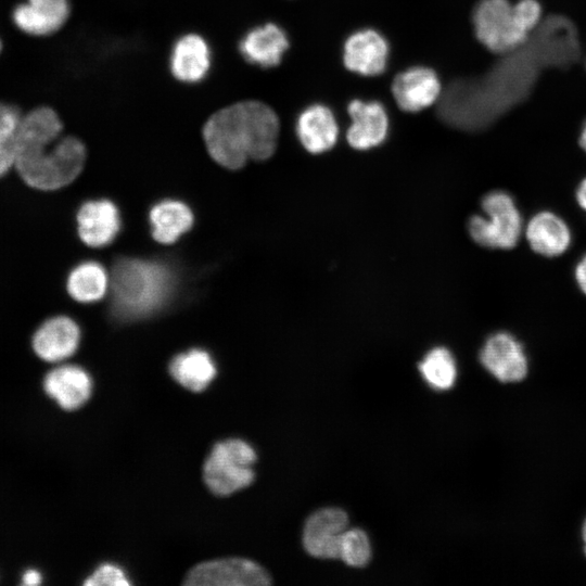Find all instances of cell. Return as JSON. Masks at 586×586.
Masks as SVG:
<instances>
[{
  "mask_svg": "<svg viewBox=\"0 0 586 586\" xmlns=\"http://www.w3.org/2000/svg\"><path fill=\"white\" fill-rule=\"evenodd\" d=\"M489 65L481 75L454 80L441 93L437 114L445 124L483 130L528 97L537 74L523 52L496 55Z\"/></svg>",
  "mask_w": 586,
  "mask_h": 586,
  "instance_id": "6da1fadb",
  "label": "cell"
},
{
  "mask_svg": "<svg viewBox=\"0 0 586 586\" xmlns=\"http://www.w3.org/2000/svg\"><path fill=\"white\" fill-rule=\"evenodd\" d=\"M63 124L49 106L23 115L14 168L37 190L52 191L69 184L82 170L86 148L74 136L61 137Z\"/></svg>",
  "mask_w": 586,
  "mask_h": 586,
  "instance_id": "7a4b0ae2",
  "label": "cell"
},
{
  "mask_svg": "<svg viewBox=\"0 0 586 586\" xmlns=\"http://www.w3.org/2000/svg\"><path fill=\"white\" fill-rule=\"evenodd\" d=\"M279 118L256 100L235 102L215 112L204 124L203 138L212 158L229 169L249 160L264 161L276 151Z\"/></svg>",
  "mask_w": 586,
  "mask_h": 586,
  "instance_id": "3957f363",
  "label": "cell"
},
{
  "mask_svg": "<svg viewBox=\"0 0 586 586\" xmlns=\"http://www.w3.org/2000/svg\"><path fill=\"white\" fill-rule=\"evenodd\" d=\"M174 284L173 271L161 262L120 258L110 276L113 314L123 320L148 317L168 302Z\"/></svg>",
  "mask_w": 586,
  "mask_h": 586,
  "instance_id": "277c9868",
  "label": "cell"
},
{
  "mask_svg": "<svg viewBox=\"0 0 586 586\" xmlns=\"http://www.w3.org/2000/svg\"><path fill=\"white\" fill-rule=\"evenodd\" d=\"M472 26L477 42L494 55L520 48L533 31L510 0H479L472 10Z\"/></svg>",
  "mask_w": 586,
  "mask_h": 586,
  "instance_id": "5b68a950",
  "label": "cell"
},
{
  "mask_svg": "<svg viewBox=\"0 0 586 586\" xmlns=\"http://www.w3.org/2000/svg\"><path fill=\"white\" fill-rule=\"evenodd\" d=\"M256 453L240 438L217 443L203 467L204 482L218 496H227L249 486L254 480Z\"/></svg>",
  "mask_w": 586,
  "mask_h": 586,
  "instance_id": "8992f818",
  "label": "cell"
},
{
  "mask_svg": "<svg viewBox=\"0 0 586 586\" xmlns=\"http://www.w3.org/2000/svg\"><path fill=\"white\" fill-rule=\"evenodd\" d=\"M484 215L470 218L468 230L481 246L508 250L518 243L522 232V218L512 196L493 191L482 200Z\"/></svg>",
  "mask_w": 586,
  "mask_h": 586,
  "instance_id": "52a82bcc",
  "label": "cell"
},
{
  "mask_svg": "<svg viewBox=\"0 0 586 586\" xmlns=\"http://www.w3.org/2000/svg\"><path fill=\"white\" fill-rule=\"evenodd\" d=\"M188 586H263L270 584L268 573L257 563L242 558L202 562L186 575Z\"/></svg>",
  "mask_w": 586,
  "mask_h": 586,
  "instance_id": "ba28073f",
  "label": "cell"
},
{
  "mask_svg": "<svg viewBox=\"0 0 586 586\" xmlns=\"http://www.w3.org/2000/svg\"><path fill=\"white\" fill-rule=\"evenodd\" d=\"M480 361L502 383L520 382L528 370L523 345L508 332H497L485 341L480 352Z\"/></svg>",
  "mask_w": 586,
  "mask_h": 586,
  "instance_id": "9c48e42d",
  "label": "cell"
},
{
  "mask_svg": "<svg viewBox=\"0 0 586 586\" xmlns=\"http://www.w3.org/2000/svg\"><path fill=\"white\" fill-rule=\"evenodd\" d=\"M348 517L339 508H323L308 517L303 531L307 553L319 559H339L342 534Z\"/></svg>",
  "mask_w": 586,
  "mask_h": 586,
  "instance_id": "30bf717a",
  "label": "cell"
},
{
  "mask_svg": "<svg viewBox=\"0 0 586 586\" xmlns=\"http://www.w3.org/2000/svg\"><path fill=\"white\" fill-rule=\"evenodd\" d=\"M79 342L78 324L67 316H55L38 327L33 335L31 345L42 360L59 362L71 357Z\"/></svg>",
  "mask_w": 586,
  "mask_h": 586,
  "instance_id": "8fae6325",
  "label": "cell"
},
{
  "mask_svg": "<svg viewBox=\"0 0 586 586\" xmlns=\"http://www.w3.org/2000/svg\"><path fill=\"white\" fill-rule=\"evenodd\" d=\"M71 13L68 0H26L12 13L15 26L31 36H48L61 29Z\"/></svg>",
  "mask_w": 586,
  "mask_h": 586,
  "instance_id": "7c38bea8",
  "label": "cell"
},
{
  "mask_svg": "<svg viewBox=\"0 0 586 586\" xmlns=\"http://www.w3.org/2000/svg\"><path fill=\"white\" fill-rule=\"evenodd\" d=\"M392 92L402 110L418 112L440 99L441 82L432 69L412 67L395 77Z\"/></svg>",
  "mask_w": 586,
  "mask_h": 586,
  "instance_id": "4fadbf2b",
  "label": "cell"
},
{
  "mask_svg": "<svg viewBox=\"0 0 586 586\" xmlns=\"http://www.w3.org/2000/svg\"><path fill=\"white\" fill-rule=\"evenodd\" d=\"M352 124L346 139L356 150H368L381 144L387 135L388 119L384 107L375 101L354 100L348 105Z\"/></svg>",
  "mask_w": 586,
  "mask_h": 586,
  "instance_id": "5bb4252c",
  "label": "cell"
},
{
  "mask_svg": "<svg viewBox=\"0 0 586 586\" xmlns=\"http://www.w3.org/2000/svg\"><path fill=\"white\" fill-rule=\"evenodd\" d=\"M77 228L81 241L88 246H106L120 228L118 209L109 200L86 202L77 213Z\"/></svg>",
  "mask_w": 586,
  "mask_h": 586,
  "instance_id": "9a60e30c",
  "label": "cell"
},
{
  "mask_svg": "<svg viewBox=\"0 0 586 586\" xmlns=\"http://www.w3.org/2000/svg\"><path fill=\"white\" fill-rule=\"evenodd\" d=\"M387 55L385 39L372 29L354 33L344 44L345 66L360 75H380L385 69Z\"/></svg>",
  "mask_w": 586,
  "mask_h": 586,
  "instance_id": "2e32d148",
  "label": "cell"
},
{
  "mask_svg": "<svg viewBox=\"0 0 586 586\" xmlns=\"http://www.w3.org/2000/svg\"><path fill=\"white\" fill-rule=\"evenodd\" d=\"M43 388L61 408L75 410L90 397L92 381L88 372L75 365H63L52 369L43 380Z\"/></svg>",
  "mask_w": 586,
  "mask_h": 586,
  "instance_id": "e0dca14e",
  "label": "cell"
},
{
  "mask_svg": "<svg viewBox=\"0 0 586 586\" xmlns=\"http://www.w3.org/2000/svg\"><path fill=\"white\" fill-rule=\"evenodd\" d=\"M211 67V50L206 40L196 34L179 38L171 51L170 71L182 82L201 81Z\"/></svg>",
  "mask_w": 586,
  "mask_h": 586,
  "instance_id": "ac0fdd59",
  "label": "cell"
},
{
  "mask_svg": "<svg viewBox=\"0 0 586 586\" xmlns=\"http://www.w3.org/2000/svg\"><path fill=\"white\" fill-rule=\"evenodd\" d=\"M288 48L285 33L272 23L250 30L240 42V52L243 58L260 67L277 66Z\"/></svg>",
  "mask_w": 586,
  "mask_h": 586,
  "instance_id": "d6986e66",
  "label": "cell"
},
{
  "mask_svg": "<svg viewBox=\"0 0 586 586\" xmlns=\"http://www.w3.org/2000/svg\"><path fill=\"white\" fill-rule=\"evenodd\" d=\"M296 133L306 151L319 154L335 144L339 127L328 107L315 104L304 110L298 116Z\"/></svg>",
  "mask_w": 586,
  "mask_h": 586,
  "instance_id": "ffe728a7",
  "label": "cell"
},
{
  "mask_svg": "<svg viewBox=\"0 0 586 586\" xmlns=\"http://www.w3.org/2000/svg\"><path fill=\"white\" fill-rule=\"evenodd\" d=\"M525 233L532 250L548 257L563 254L572 240L569 226L551 212L535 214L527 222Z\"/></svg>",
  "mask_w": 586,
  "mask_h": 586,
  "instance_id": "44dd1931",
  "label": "cell"
},
{
  "mask_svg": "<svg viewBox=\"0 0 586 586\" xmlns=\"http://www.w3.org/2000/svg\"><path fill=\"white\" fill-rule=\"evenodd\" d=\"M169 373L183 387L201 392L215 378L216 366L207 352L193 348L171 359Z\"/></svg>",
  "mask_w": 586,
  "mask_h": 586,
  "instance_id": "7402d4cb",
  "label": "cell"
},
{
  "mask_svg": "<svg viewBox=\"0 0 586 586\" xmlns=\"http://www.w3.org/2000/svg\"><path fill=\"white\" fill-rule=\"evenodd\" d=\"M153 238L164 244L176 242L193 225V214L182 202L165 200L150 212Z\"/></svg>",
  "mask_w": 586,
  "mask_h": 586,
  "instance_id": "603a6c76",
  "label": "cell"
},
{
  "mask_svg": "<svg viewBox=\"0 0 586 586\" xmlns=\"http://www.w3.org/2000/svg\"><path fill=\"white\" fill-rule=\"evenodd\" d=\"M66 288L75 301L93 303L101 300L107 292L110 276L99 263L84 262L69 272Z\"/></svg>",
  "mask_w": 586,
  "mask_h": 586,
  "instance_id": "cb8c5ba5",
  "label": "cell"
},
{
  "mask_svg": "<svg viewBox=\"0 0 586 586\" xmlns=\"http://www.w3.org/2000/svg\"><path fill=\"white\" fill-rule=\"evenodd\" d=\"M419 370L426 383L438 391L450 388L457 377L455 358L445 347L431 349L419 364Z\"/></svg>",
  "mask_w": 586,
  "mask_h": 586,
  "instance_id": "d4e9b609",
  "label": "cell"
},
{
  "mask_svg": "<svg viewBox=\"0 0 586 586\" xmlns=\"http://www.w3.org/2000/svg\"><path fill=\"white\" fill-rule=\"evenodd\" d=\"M22 117L18 107L0 102V178L14 167Z\"/></svg>",
  "mask_w": 586,
  "mask_h": 586,
  "instance_id": "484cf974",
  "label": "cell"
},
{
  "mask_svg": "<svg viewBox=\"0 0 586 586\" xmlns=\"http://www.w3.org/2000/svg\"><path fill=\"white\" fill-rule=\"evenodd\" d=\"M371 557V546L366 532L360 528H346L340 542L339 559L347 565L360 568Z\"/></svg>",
  "mask_w": 586,
  "mask_h": 586,
  "instance_id": "4316f807",
  "label": "cell"
},
{
  "mask_svg": "<svg viewBox=\"0 0 586 586\" xmlns=\"http://www.w3.org/2000/svg\"><path fill=\"white\" fill-rule=\"evenodd\" d=\"M84 584L87 586H128L130 583L119 566L105 563L100 565Z\"/></svg>",
  "mask_w": 586,
  "mask_h": 586,
  "instance_id": "83f0119b",
  "label": "cell"
},
{
  "mask_svg": "<svg viewBox=\"0 0 586 586\" xmlns=\"http://www.w3.org/2000/svg\"><path fill=\"white\" fill-rule=\"evenodd\" d=\"M575 278L579 289L586 294V254L575 267Z\"/></svg>",
  "mask_w": 586,
  "mask_h": 586,
  "instance_id": "f1b7e54d",
  "label": "cell"
},
{
  "mask_svg": "<svg viewBox=\"0 0 586 586\" xmlns=\"http://www.w3.org/2000/svg\"><path fill=\"white\" fill-rule=\"evenodd\" d=\"M41 583V574L34 569L27 570L22 577L23 585H38Z\"/></svg>",
  "mask_w": 586,
  "mask_h": 586,
  "instance_id": "f546056e",
  "label": "cell"
},
{
  "mask_svg": "<svg viewBox=\"0 0 586 586\" xmlns=\"http://www.w3.org/2000/svg\"><path fill=\"white\" fill-rule=\"evenodd\" d=\"M576 200L579 206L586 212V178L579 183L577 188Z\"/></svg>",
  "mask_w": 586,
  "mask_h": 586,
  "instance_id": "4dcf8cb0",
  "label": "cell"
},
{
  "mask_svg": "<svg viewBox=\"0 0 586 586\" xmlns=\"http://www.w3.org/2000/svg\"><path fill=\"white\" fill-rule=\"evenodd\" d=\"M577 144L583 150V152L586 154V120L584 122L578 138H577Z\"/></svg>",
  "mask_w": 586,
  "mask_h": 586,
  "instance_id": "1f68e13d",
  "label": "cell"
},
{
  "mask_svg": "<svg viewBox=\"0 0 586 586\" xmlns=\"http://www.w3.org/2000/svg\"><path fill=\"white\" fill-rule=\"evenodd\" d=\"M582 537H583V540H584V553L586 556V520L583 524V527H582Z\"/></svg>",
  "mask_w": 586,
  "mask_h": 586,
  "instance_id": "d6a6232c",
  "label": "cell"
},
{
  "mask_svg": "<svg viewBox=\"0 0 586 586\" xmlns=\"http://www.w3.org/2000/svg\"><path fill=\"white\" fill-rule=\"evenodd\" d=\"M1 50H2V41H1V39H0V51H1Z\"/></svg>",
  "mask_w": 586,
  "mask_h": 586,
  "instance_id": "836d02e7",
  "label": "cell"
},
{
  "mask_svg": "<svg viewBox=\"0 0 586 586\" xmlns=\"http://www.w3.org/2000/svg\"><path fill=\"white\" fill-rule=\"evenodd\" d=\"M585 67H586V59H585Z\"/></svg>",
  "mask_w": 586,
  "mask_h": 586,
  "instance_id": "e575fe53",
  "label": "cell"
}]
</instances>
